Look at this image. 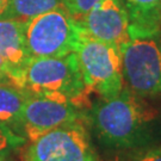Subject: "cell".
<instances>
[{
	"mask_svg": "<svg viewBox=\"0 0 161 161\" xmlns=\"http://www.w3.org/2000/svg\"><path fill=\"white\" fill-rule=\"evenodd\" d=\"M85 122L91 136L108 152L161 144V112L127 86L111 99L98 97L85 112Z\"/></svg>",
	"mask_w": 161,
	"mask_h": 161,
	"instance_id": "6da1fadb",
	"label": "cell"
},
{
	"mask_svg": "<svg viewBox=\"0 0 161 161\" xmlns=\"http://www.w3.org/2000/svg\"><path fill=\"white\" fill-rule=\"evenodd\" d=\"M23 90L29 94L68 102L80 108L91 94L75 53L58 58H32L24 72Z\"/></svg>",
	"mask_w": 161,
	"mask_h": 161,
	"instance_id": "7a4b0ae2",
	"label": "cell"
},
{
	"mask_svg": "<svg viewBox=\"0 0 161 161\" xmlns=\"http://www.w3.org/2000/svg\"><path fill=\"white\" fill-rule=\"evenodd\" d=\"M119 55L124 85L143 99H161V30L130 34Z\"/></svg>",
	"mask_w": 161,
	"mask_h": 161,
	"instance_id": "3957f363",
	"label": "cell"
},
{
	"mask_svg": "<svg viewBox=\"0 0 161 161\" xmlns=\"http://www.w3.org/2000/svg\"><path fill=\"white\" fill-rule=\"evenodd\" d=\"M78 20L58 7L25 20L24 36L30 58H58L74 53L81 37Z\"/></svg>",
	"mask_w": 161,
	"mask_h": 161,
	"instance_id": "277c9868",
	"label": "cell"
},
{
	"mask_svg": "<svg viewBox=\"0 0 161 161\" xmlns=\"http://www.w3.org/2000/svg\"><path fill=\"white\" fill-rule=\"evenodd\" d=\"M74 53L90 92L104 99L119 94L124 87L119 49L82 32Z\"/></svg>",
	"mask_w": 161,
	"mask_h": 161,
	"instance_id": "5b68a950",
	"label": "cell"
},
{
	"mask_svg": "<svg viewBox=\"0 0 161 161\" xmlns=\"http://www.w3.org/2000/svg\"><path fill=\"white\" fill-rule=\"evenodd\" d=\"M24 161H100L85 121H75L53 129L31 141Z\"/></svg>",
	"mask_w": 161,
	"mask_h": 161,
	"instance_id": "8992f818",
	"label": "cell"
},
{
	"mask_svg": "<svg viewBox=\"0 0 161 161\" xmlns=\"http://www.w3.org/2000/svg\"><path fill=\"white\" fill-rule=\"evenodd\" d=\"M85 112L75 104L26 93L22 118L23 136L30 142L35 141L66 123L85 121Z\"/></svg>",
	"mask_w": 161,
	"mask_h": 161,
	"instance_id": "52a82bcc",
	"label": "cell"
},
{
	"mask_svg": "<svg viewBox=\"0 0 161 161\" xmlns=\"http://www.w3.org/2000/svg\"><path fill=\"white\" fill-rule=\"evenodd\" d=\"M76 20L85 35L117 49L130 37V20L121 0H100Z\"/></svg>",
	"mask_w": 161,
	"mask_h": 161,
	"instance_id": "ba28073f",
	"label": "cell"
},
{
	"mask_svg": "<svg viewBox=\"0 0 161 161\" xmlns=\"http://www.w3.org/2000/svg\"><path fill=\"white\" fill-rule=\"evenodd\" d=\"M25 20L14 18L0 19V55L7 67L8 79L23 90L25 68L31 60L24 36Z\"/></svg>",
	"mask_w": 161,
	"mask_h": 161,
	"instance_id": "9c48e42d",
	"label": "cell"
},
{
	"mask_svg": "<svg viewBox=\"0 0 161 161\" xmlns=\"http://www.w3.org/2000/svg\"><path fill=\"white\" fill-rule=\"evenodd\" d=\"M127 10L129 35L161 30V0H121Z\"/></svg>",
	"mask_w": 161,
	"mask_h": 161,
	"instance_id": "30bf717a",
	"label": "cell"
},
{
	"mask_svg": "<svg viewBox=\"0 0 161 161\" xmlns=\"http://www.w3.org/2000/svg\"><path fill=\"white\" fill-rule=\"evenodd\" d=\"M26 92L10 82L0 84V123L23 136L22 118Z\"/></svg>",
	"mask_w": 161,
	"mask_h": 161,
	"instance_id": "8fae6325",
	"label": "cell"
},
{
	"mask_svg": "<svg viewBox=\"0 0 161 161\" xmlns=\"http://www.w3.org/2000/svg\"><path fill=\"white\" fill-rule=\"evenodd\" d=\"M62 6V0H10L7 18L28 20L30 18Z\"/></svg>",
	"mask_w": 161,
	"mask_h": 161,
	"instance_id": "7c38bea8",
	"label": "cell"
},
{
	"mask_svg": "<svg viewBox=\"0 0 161 161\" xmlns=\"http://www.w3.org/2000/svg\"><path fill=\"white\" fill-rule=\"evenodd\" d=\"M26 138L0 123V161H7L13 152L19 149Z\"/></svg>",
	"mask_w": 161,
	"mask_h": 161,
	"instance_id": "4fadbf2b",
	"label": "cell"
},
{
	"mask_svg": "<svg viewBox=\"0 0 161 161\" xmlns=\"http://www.w3.org/2000/svg\"><path fill=\"white\" fill-rule=\"evenodd\" d=\"M118 161H161V144L121 153Z\"/></svg>",
	"mask_w": 161,
	"mask_h": 161,
	"instance_id": "5bb4252c",
	"label": "cell"
},
{
	"mask_svg": "<svg viewBox=\"0 0 161 161\" xmlns=\"http://www.w3.org/2000/svg\"><path fill=\"white\" fill-rule=\"evenodd\" d=\"M66 10L75 18H80L100 0H62Z\"/></svg>",
	"mask_w": 161,
	"mask_h": 161,
	"instance_id": "9a60e30c",
	"label": "cell"
},
{
	"mask_svg": "<svg viewBox=\"0 0 161 161\" xmlns=\"http://www.w3.org/2000/svg\"><path fill=\"white\" fill-rule=\"evenodd\" d=\"M1 82H10L11 84V81L8 79V73H7V67H6L5 61L0 55V84Z\"/></svg>",
	"mask_w": 161,
	"mask_h": 161,
	"instance_id": "2e32d148",
	"label": "cell"
},
{
	"mask_svg": "<svg viewBox=\"0 0 161 161\" xmlns=\"http://www.w3.org/2000/svg\"><path fill=\"white\" fill-rule=\"evenodd\" d=\"M10 8V0H0V19L7 18Z\"/></svg>",
	"mask_w": 161,
	"mask_h": 161,
	"instance_id": "e0dca14e",
	"label": "cell"
}]
</instances>
